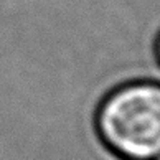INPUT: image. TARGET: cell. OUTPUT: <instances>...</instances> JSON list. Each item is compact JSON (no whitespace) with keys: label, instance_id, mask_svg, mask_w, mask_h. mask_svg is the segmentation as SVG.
<instances>
[{"label":"cell","instance_id":"obj_1","mask_svg":"<svg viewBox=\"0 0 160 160\" xmlns=\"http://www.w3.org/2000/svg\"><path fill=\"white\" fill-rule=\"evenodd\" d=\"M99 137L126 160L160 155V82L130 81L101 101L96 112Z\"/></svg>","mask_w":160,"mask_h":160},{"label":"cell","instance_id":"obj_3","mask_svg":"<svg viewBox=\"0 0 160 160\" xmlns=\"http://www.w3.org/2000/svg\"><path fill=\"white\" fill-rule=\"evenodd\" d=\"M155 160H160V155H158V157H157V158H155Z\"/></svg>","mask_w":160,"mask_h":160},{"label":"cell","instance_id":"obj_2","mask_svg":"<svg viewBox=\"0 0 160 160\" xmlns=\"http://www.w3.org/2000/svg\"><path fill=\"white\" fill-rule=\"evenodd\" d=\"M155 53H157L158 63H160V35H158V38H157V43H155Z\"/></svg>","mask_w":160,"mask_h":160}]
</instances>
